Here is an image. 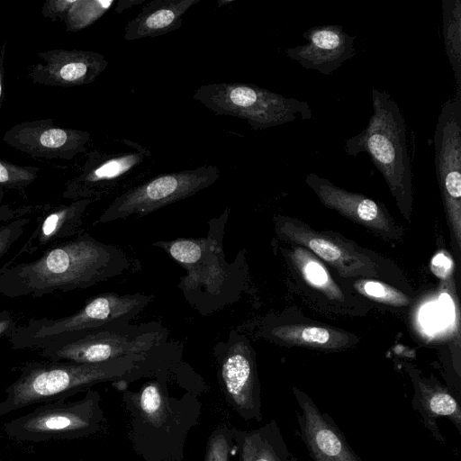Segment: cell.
I'll return each mask as SVG.
<instances>
[{"label":"cell","instance_id":"obj_36","mask_svg":"<svg viewBox=\"0 0 461 461\" xmlns=\"http://www.w3.org/2000/svg\"><path fill=\"white\" fill-rule=\"evenodd\" d=\"M143 2L144 0H120L115 7V12L121 14L125 9L130 8L134 5H140Z\"/></svg>","mask_w":461,"mask_h":461},{"label":"cell","instance_id":"obj_31","mask_svg":"<svg viewBox=\"0 0 461 461\" xmlns=\"http://www.w3.org/2000/svg\"><path fill=\"white\" fill-rule=\"evenodd\" d=\"M30 221L28 217H22L0 225V258L21 239Z\"/></svg>","mask_w":461,"mask_h":461},{"label":"cell","instance_id":"obj_20","mask_svg":"<svg viewBox=\"0 0 461 461\" xmlns=\"http://www.w3.org/2000/svg\"><path fill=\"white\" fill-rule=\"evenodd\" d=\"M412 408L421 417L424 427L439 443H445V438L438 425V419H447L461 434V406L453 392L436 381L418 376L414 380Z\"/></svg>","mask_w":461,"mask_h":461},{"label":"cell","instance_id":"obj_29","mask_svg":"<svg viewBox=\"0 0 461 461\" xmlns=\"http://www.w3.org/2000/svg\"><path fill=\"white\" fill-rule=\"evenodd\" d=\"M356 289L363 295L380 303L393 306H402L409 303V298L392 286L375 280H358Z\"/></svg>","mask_w":461,"mask_h":461},{"label":"cell","instance_id":"obj_15","mask_svg":"<svg viewBox=\"0 0 461 461\" xmlns=\"http://www.w3.org/2000/svg\"><path fill=\"white\" fill-rule=\"evenodd\" d=\"M299 435L312 461H364L348 444L332 417L304 392L294 388Z\"/></svg>","mask_w":461,"mask_h":461},{"label":"cell","instance_id":"obj_32","mask_svg":"<svg viewBox=\"0 0 461 461\" xmlns=\"http://www.w3.org/2000/svg\"><path fill=\"white\" fill-rule=\"evenodd\" d=\"M76 0H47L41 7V14L52 21L65 20Z\"/></svg>","mask_w":461,"mask_h":461},{"label":"cell","instance_id":"obj_35","mask_svg":"<svg viewBox=\"0 0 461 461\" xmlns=\"http://www.w3.org/2000/svg\"><path fill=\"white\" fill-rule=\"evenodd\" d=\"M17 325V321L11 312L0 311V340L9 338Z\"/></svg>","mask_w":461,"mask_h":461},{"label":"cell","instance_id":"obj_34","mask_svg":"<svg viewBox=\"0 0 461 461\" xmlns=\"http://www.w3.org/2000/svg\"><path fill=\"white\" fill-rule=\"evenodd\" d=\"M452 268V261L447 254L438 253L431 260V269L439 277L446 276Z\"/></svg>","mask_w":461,"mask_h":461},{"label":"cell","instance_id":"obj_38","mask_svg":"<svg viewBox=\"0 0 461 461\" xmlns=\"http://www.w3.org/2000/svg\"><path fill=\"white\" fill-rule=\"evenodd\" d=\"M73 461H89V460H73Z\"/></svg>","mask_w":461,"mask_h":461},{"label":"cell","instance_id":"obj_13","mask_svg":"<svg viewBox=\"0 0 461 461\" xmlns=\"http://www.w3.org/2000/svg\"><path fill=\"white\" fill-rule=\"evenodd\" d=\"M218 382L227 403L245 420H262L260 384L253 348L231 331L218 354Z\"/></svg>","mask_w":461,"mask_h":461},{"label":"cell","instance_id":"obj_26","mask_svg":"<svg viewBox=\"0 0 461 461\" xmlns=\"http://www.w3.org/2000/svg\"><path fill=\"white\" fill-rule=\"evenodd\" d=\"M292 259L303 278L312 287L322 292L330 299H342L339 287L331 278L326 267L305 249H294Z\"/></svg>","mask_w":461,"mask_h":461},{"label":"cell","instance_id":"obj_27","mask_svg":"<svg viewBox=\"0 0 461 461\" xmlns=\"http://www.w3.org/2000/svg\"><path fill=\"white\" fill-rule=\"evenodd\" d=\"M115 3L114 0H76L64 20L68 32H78L95 23Z\"/></svg>","mask_w":461,"mask_h":461},{"label":"cell","instance_id":"obj_21","mask_svg":"<svg viewBox=\"0 0 461 461\" xmlns=\"http://www.w3.org/2000/svg\"><path fill=\"white\" fill-rule=\"evenodd\" d=\"M200 0H152L130 20L124 28L123 39L130 41L157 37L177 30L186 11Z\"/></svg>","mask_w":461,"mask_h":461},{"label":"cell","instance_id":"obj_12","mask_svg":"<svg viewBox=\"0 0 461 461\" xmlns=\"http://www.w3.org/2000/svg\"><path fill=\"white\" fill-rule=\"evenodd\" d=\"M435 165L447 217L461 242V94L447 99L434 133Z\"/></svg>","mask_w":461,"mask_h":461},{"label":"cell","instance_id":"obj_14","mask_svg":"<svg viewBox=\"0 0 461 461\" xmlns=\"http://www.w3.org/2000/svg\"><path fill=\"white\" fill-rule=\"evenodd\" d=\"M91 139L86 131L56 126L51 119L14 124L3 135L8 146L42 159H73L87 151Z\"/></svg>","mask_w":461,"mask_h":461},{"label":"cell","instance_id":"obj_22","mask_svg":"<svg viewBox=\"0 0 461 461\" xmlns=\"http://www.w3.org/2000/svg\"><path fill=\"white\" fill-rule=\"evenodd\" d=\"M276 229L282 236L303 245L332 265L341 276H352L355 271L360 272L366 267L357 255L354 256L348 249L322 234L294 224L290 219L278 220Z\"/></svg>","mask_w":461,"mask_h":461},{"label":"cell","instance_id":"obj_16","mask_svg":"<svg viewBox=\"0 0 461 461\" xmlns=\"http://www.w3.org/2000/svg\"><path fill=\"white\" fill-rule=\"evenodd\" d=\"M40 62L32 66V82L50 86H80L94 82L107 68L105 57L82 50L54 49L38 53Z\"/></svg>","mask_w":461,"mask_h":461},{"label":"cell","instance_id":"obj_9","mask_svg":"<svg viewBox=\"0 0 461 461\" xmlns=\"http://www.w3.org/2000/svg\"><path fill=\"white\" fill-rule=\"evenodd\" d=\"M229 215V208L221 217L212 219L206 238L176 239L160 240L153 246L164 249L185 270L178 285L190 302L194 294L201 292L210 300L219 299L220 293L227 287L231 270L227 268L222 250L224 224Z\"/></svg>","mask_w":461,"mask_h":461},{"label":"cell","instance_id":"obj_18","mask_svg":"<svg viewBox=\"0 0 461 461\" xmlns=\"http://www.w3.org/2000/svg\"><path fill=\"white\" fill-rule=\"evenodd\" d=\"M93 199L74 200L70 203L45 206L36 218V225L20 249L5 264L17 262L23 256L39 251L84 232L83 218Z\"/></svg>","mask_w":461,"mask_h":461},{"label":"cell","instance_id":"obj_23","mask_svg":"<svg viewBox=\"0 0 461 461\" xmlns=\"http://www.w3.org/2000/svg\"><path fill=\"white\" fill-rule=\"evenodd\" d=\"M239 461H296L275 420L251 430L233 429Z\"/></svg>","mask_w":461,"mask_h":461},{"label":"cell","instance_id":"obj_1","mask_svg":"<svg viewBox=\"0 0 461 461\" xmlns=\"http://www.w3.org/2000/svg\"><path fill=\"white\" fill-rule=\"evenodd\" d=\"M131 267L122 249L84 231L47 248L32 261L0 267V294L38 298L86 289L126 273Z\"/></svg>","mask_w":461,"mask_h":461},{"label":"cell","instance_id":"obj_3","mask_svg":"<svg viewBox=\"0 0 461 461\" xmlns=\"http://www.w3.org/2000/svg\"><path fill=\"white\" fill-rule=\"evenodd\" d=\"M169 373L151 377L138 391L122 392L130 417L128 437L146 461H183L187 435L199 420L197 395H171L167 386Z\"/></svg>","mask_w":461,"mask_h":461},{"label":"cell","instance_id":"obj_28","mask_svg":"<svg viewBox=\"0 0 461 461\" xmlns=\"http://www.w3.org/2000/svg\"><path fill=\"white\" fill-rule=\"evenodd\" d=\"M41 169L34 166H21L0 159V187L23 190L36 180Z\"/></svg>","mask_w":461,"mask_h":461},{"label":"cell","instance_id":"obj_19","mask_svg":"<svg viewBox=\"0 0 461 461\" xmlns=\"http://www.w3.org/2000/svg\"><path fill=\"white\" fill-rule=\"evenodd\" d=\"M305 183L325 206L381 234L396 236L393 221L383 204L361 194L339 187L315 173H309Z\"/></svg>","mask_w":461,"mask_h":461},{"label":"cell","instance_id":"obj_5","mask_svg":"<svg viewBox=\"0 0 461 461\" xmlns=\"http://www.w3.org/2000/svg\"><path fill=\"white\" fill-rule=\"evenodd\" d=\"M373 113L366 127L348 139L343 150L357 157L366 152L382 174L402 211L411 207L412 173L406 141L405 120L392 96L372 87Z\"/></svg>","mask_w":461,"mask_h":461},{"label":"cell","instance_id":"obj_11","mask_svg":"<svg viewBox=\"0 0 461 461\" xmlns=\"http://www.w3.org/2000/svg\"><path fill=\"white\" fill-rule=\"evenodd\" d=\"M152 155L144 146L129 140L126 149L87 153L85 162L66 183L62 197L99 200L116 188L142 178L151 167Z\"/></svg>","mask_w":461,"mask_h":461},{"label":"cell","instance_id":"obj_30","mask_svg":"<svg viewBox=\"0 0 461 461\" xmlns=\"http://www.w3.org/2000/svg\"><path fill=\"white\" fill-rule=\"evenodd\" d=\"M233 429L227 424H220L212 431L206 445L204 461H230L234 447Z\"/></svg>","mask_w":461,"mask_h":461},{"label":"cell","instance_id":"obj_10","mask_svg":"<svg viewBox=\"0 0 461 461\" xmlns=\"http://www.w3.org/2000/svg\"><path fill=\"white\" fill-rule=\"evenodd\" d=\"M219 177L220 170L213 165L158 175L117 195L94 225L147 215L195 194Z\"/></svg>","mask_w":461,"mask_h":461},{"label":"cell","instance_id":"obj_25","mask_svg":"<svg viewBox=\"0 0 461 461\" xmlns=\"http://www.w3.org/2000/svg\"><path fill=\"white\" fill-rule=\"evenodd\" d=\"M445 51L454 72L456 92L461 94V1L442 0Z\"/></svg>","mask_w":461,"mask_h":461},{"label":"cell","instance_id":"obj_4","mask_svg":"<svg viewBox=\"0 0 461 461\" xmlns=\"http://www.w3.org/2000/svg\"><path fill=\"white\" fill-rule=\"evenodd\" d=\"M168 338V330L158 322L121 323L68 337L40 349V355L50 361L79 364L122 357L176 364L178 348L171 346Z\"/></svg>","mask_w":461,"mask_h":461},{"label":"cell","instance_id":"obj_7","mask_svg":"<svg viewBox=\"0 0 461 461\" xmlns=\"http://www.w3.org/2000/svg\"><path fill=\"white\" fill-rule=\"evenodd\" d=\"M193 98L217 115L245 120L255 131L312 118L307 102L287 98L252 84L203 85L194 91Z\"/></svg>","mask_w":461,"mask_h":461},{"label":"cell","instance_id":"obj_17","mask_svg":"<svg viewBox=\"0 0 461 461\" xmlns=\"http://www.w3.org/2000/svg\"><path fill=\"white\" fill-rule=\"evenodd\" d=\"M303 38L307 43L285 49V52L306 69L330 75L356 55V37L340 25L314 26Z\"/></svg>","mask_w":461,"mask_h":461},{"label":"cell","instance_id":"obj_8","mask_svg":"<svg viewBox=\"0 0 461 461\" xmlns=\"http://www.w3.org/2000/svg\"><path fill=\"white\" fill-rule=\"evenodd\" d=\"M105 423L98 391H86L77 401L65 398L45 402L32 412L4 424L5 434L17 441L77 439L100 432Z\"/></svg>","mask_w":461,"mask_h":461},{"label":"cell","instance_id":"obj_2","mask_svg":"<svg viewBox=\"0 0 461 461\" xmlns=\"http://www.w3.org/2000/svg\"><path fill=\"white\" fill-rule=\"evenodd\" d=\"M175 364L122 357L103 363L29 361L18 367L19 376L5 389L0 416L35 403L68 398L105 382L129 383L171 371Z\"/></svg>","mask_w":461,"mask_h":461},{"label":"cell","instance_id":"obj_24","mask_svg":"<svg viewBox=\"0 0 461 461\" xmlns=\"http://www.w3.org/2000/svg\"><path fill=\"white\" fill-rule=\"evenodd\" d=\"M272 337L291 344L317 348H339L348 342V337L335 330L312 325H284L271 330Z\"/></svg>","mask_w":461,"mask_h":461},{"label":"cell","instance_id":"obj_37","mask_svg":"<svg viewBox=\"0 0 461 461\" xmlns=\"http://www.w3.org/2000/svg\"><path fill=\"white\" fill-rule=\"evenodd\" d=\"M4 75H5V68H4V52L0 50V109L3 102V95H4Z\"/></svg>","mask_w":461,"mask_h":461},{"label":"cell","instance_id":"obj_39","mask_svg":"<svg viewBox=\"0 0 461 461\" xmlns=\"http://www.w3.org/2000/svg\"><path fill=\"white\" fill-rule=\"evenodd\" d=\"M0 461H4V460L0 459Z\"/></svg>","mask_w":461,"mask_h":461},{"label":"cell","instance_id":"obj_6","mask_svg":"<svg viewBox=\"0 0 461 461\" xmlns=\"http://www.w3.org/2000/svg\"><path fill=\"white\" fill-rule=\"evenodd\" d=\"M153 300L140 293L119 294L109 292L89 298L85 305L62 318H34L17 325L9 336L14 349H42L68 337L128 323Z\"/></svg>","mask_w":461,"mask_h":461},{"label":"cell","instance_id":"obj_33","mask_svg":"<svg viewBox=\"0 0 461 461\" xmlns=\"http://www.w3.org/2000/svg\"><path fill=\"white\" fill-rule=\"evenodd\" d=\"M5 189L0 187V225L22 218L32 212L31 207L13 208L9 204L3 203Z\"/></svg>","mask_w":461,"mask_h":461}]
</instances>
